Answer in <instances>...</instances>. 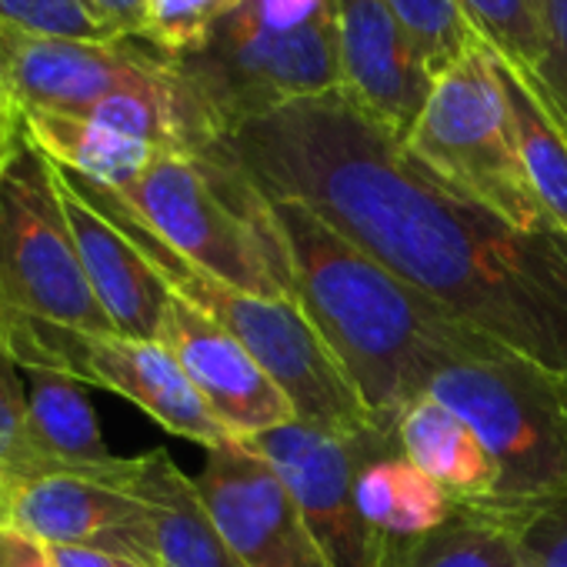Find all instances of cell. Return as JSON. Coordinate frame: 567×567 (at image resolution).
I'll list each match as a JSON object with an SVG mask.
<instances>
[{"label":"cell","mask_w":567,"mask_h":567,"mask_svg":"<svg viewBox=\"0 0 567 567\" xmlns=\"http://www.w3.org/2000/svg\"><path fill=\"white\" fill-rule=\"evenodd\" d=\"M491 58H494V71L507 101L511 131H514L527 181L544 214L554 220V227L567 234V137L560 124L554 121V114L547 111V104L530 87L527 74L514 68L511 61H504L494 48H491Z\"/></svg>","instance_id":"obj_21"},{"label":"cell","mask_w":567,"mask_h":567,"mask_svg":"<svg viewBox=\"0 0 567 567\" xmlns=\"http://www.w3.org/2000/svg\"><path fill=\"white\" fill-rule=\"evenodd\" d=\"M264 200L288 254L291 301L388 441H394L401 414L427 394L444 368L501 348L391 274L311 207Z\"/></svg>","instance_id":"obj_2"},{"label":"cell","mask_w":567,"mask_h":567,"mask_svg":"<svg viewBox=\"0 0 567 567\" xmlns=\"http://www.w3.org/2000/svg\"><path fill=\"white\" fill-rule=\"evenodd\" d=\"M398 454L424 471L454 507H477L494 494L497 467L481 437L447 404L421 394L398 421Z\"/></svg>","instance_id":"obj_18"},{"label":"cell","mask_w":567,"mask_h":567,"mask_svg":"<svg viewBox=\"0 0 567 567\" xmlns=\"http://www.w3.org/2000/svg\"><path fill=\"white\" fill-rule=\"evenodd\" d=\"M111 194L210 277L244 295L291 301V267L270 207L227 161L164 151L134 184Z\"/></svg>","instance_id":"obj_5"},{"label":"cell","mask_w":567,"mask_h":567,"mask_svg":"<svg viewBox=\"0 0 567 567\" xmlns=\"http://www.w3.org/2000/svg\"><path fill=\"white\" fill-rule=\"evenodd\" d=\"M517 544L524 567H567V497L534 517L517 534Z\"/></svg>","instance_id":"obj_30"},{"label":"cell","mask_w":567,"mask_h":567,"mask_svg":"<svg viewBox=\"0 0 567 567\" xmlns=\"http://www.w3.org/2000/svg\"><path fill=\"white\" fill-rule=\"evenodd\" d=\"M167 61L197 127V154L254 117L341 91L334 14L277 34L237 8L197 54Z\"/></svg>","instance_id":"obj_7"},{"label":"cell","mask_w":567,"mask_h":567,"mask_svg":"<svg viewBox=\"0 0 567 567\" xmlns=\"http://www.w3.org/2000/svg\"><path fill=\"white\" fill-rule=\"evenodd\" d=\"M527 4L540 34V61L524 74L554 121L567 124V0H527Z\"/></svg>","instance_id":"obj_28"},{"label":"cell","mask_w":567,"mask_h":567,"mask_svg":"<svg viewBox=\"0 0 567 567\" xmlns=\"http://www.w3.org/2000/svg\"><path fill=\"white\" fill-rule=\"evenodd\" d=\"M24 124L34 144L64 171L97 184L104 190H124L134 184L157 154V147L114 134L87 117L78 114H54V111H24Z\"/></svg>","instance_id":"obj_20"},{"label":"cell","mask_w":567,"mask_h":567,"mask_svg":"<svg viewBox=\"0 0 567 567\" xmlns=\"http://www.w3.org/2000/svg\"><path fill=\"white\" fill-rule=\"evenodd\" d=\"M404 147L437 181L484 204L514 227H554L520 164L507 101L487 44L474 48L434 78L431 97L404 137Z\"/></svg>","instance_id":"obj_8"},{"label":"cell","mask_w":567,"mask_h":567,"mask_svg":"<svg viewBox=\"0 0 567 567\" xmlns=\"http://www.w3.org/2000/svg\"><path fill=\"white\" fill-rule=\"evenodd\" d=\"M560 131H564V137H567V124H560Z\"/></svg>","instance_id":"obj_36"},{"label":"cell","mask_w":567,"mask_h":567,"mask_svg":"<svg viewBox=\"0 0 567 567\" xmlns=\"http://www.w3.org/2000/svg\"><path fill=\"white\" fill-rule=\"evenodd\" d=\"M264 197L298 200L447 315L567 384V234L520 230L437 181L344 91L217 137Z\"/></svg>","instance_id":"obj_1"},{"label":"cell","mask_w":567,"mask_h":567,"mask_svg":"<svg viewBox=\"0 0 567 567\" xmlns=\"http://www.w3.org/2000/svg\"><path fill=\"white\" fill-rule=\"evenodd\" d=\"M341 91L384 131L404 141L434 78L388 0H334Z\"/></svg>","instance_id":"obj_14"},{"label":"cell","mask_w":567,"mask_h":567,"mask_svg":"<svg viewBox=\"0 0 567 567\" xmlns=\"http://www.w3.org/2000/svg\"><path fill=\"white\" fill-rule=\"evenodd\" d=\"M24 384H28L31 431L41 454L58 471L94 474V477L117 481L124 487L134 457H117L107 447L97 414L81 391V381L54 371H24Z\"/></svg>","instance_id":"obj_19"},{"label":"cell","mask_w":567,"mask_h":567,"mask_svg":"<svg viewBox=\"0 0 567 567\" xmlns=\"http://www.w3.org/2000/svg\"><path fill=\"white\" fill-rule=\"evenodd\" d=\"M260 28L291 34L328 14H334V0H244L240 4Z\"/></svg>","instance_id":"obj_31"},{"label":"cell","mask_w":567,"mask_h":567,"mask_svg":"<svg viewBox=\"0 0 567 567\" xmlns=\"http://www.w3.org/2000/svg\"><path fill=\"white\" fill-rule=\"evenodd\" d=\"M0 18L54 38L97 41V44L124 41L104 24V18L87 0H0Z\"/></svg>","instance_id":"obj_29"},{"label":"cell","mask_w":567,"mask_h":567,"mask_svg":"<svg viewBox=\"0 0 567 567\" xmlns=\"http://www.w3.org/2000/svg\"><path fill=\"white\" fill-rule=\"evenodd\" d=\"M0 524L51 547H94L157 567L147 507L117 481L58 471L0 484Z\"/></svg>","instance_id":"obj_12"},{"label":"cell","mask_w":567,"mask_h":567,"mask_svg":"<svg viewBox=\"0 0 567 567\" xmlns=\"http://www.w3.org/2000/svg\"><path fill=\"white\" fill-rule=\"evenodd\" d=\"M378 567H524L517 534L464 507L424 534L381 537Z\"/></svg>","instance_id":"obj_23"},{"label":"cell","mask_w":567,"mask_h":567,"mask_svg":"<svg viewBox=\"0 0 567 567\" xmlns=\"http://www.w3.org/2000/svg\"><path fill=\"white\" fill-rule=\"evenodd\" d=\"M18 101L11 97V87H8V81H4V74H0V111H8V107H14Z\"/></svg>","instance_id":"obj_35"},{"label":"cell","mask_w":567,"mask_h":567,"mask_svg":"<svg viewBox=\"0 0 567 567\" xmlns=\"http://www.w3.org/2000/svg\"><path fill=\"white\" fill-rule=\"evenodd\" d=\"M0 74L24 111L84 114L114 91L167 74V58L141 38L111 44L38 34L0 18Z\"/></svg>","instance_id":"obj_10"},{"label":"cell","mask_w":567,"mask_h":567,"mask_svg":"<svg viewBox=\"0 0 567 567\" xmlns=\"http://www.w3.org/2000/svg\"><path fill=\"white\" fill-rule=\"evenodd\" d=\"M117 38H144L151 0H87Z\"/></svg>","instance_id":"obj_33"},{"label":"cell","mask_w":567,"mask_h":567,"mask_svg":"<svg viewBox=\"0 0 567 567\" xmlns=\"http://www.w3.org/2000/svg\"><path fill=\"white\" fill-rule=\"evenodd\" d=\"M124 491L147 507L157 567H244L210 524L194 477H187L167 451L134 457Z\"/></svg>","instance_id":"obj_17"},{"label":"cell","mask_w":567,"mask_h":567,"mask_svg":"<svg viewBox=\"0 0 567 567\" xmlns=\"http://www.w3.org/2000/svg\"><path fill=\"white\" fill-rule=\"evenodd\" d=\"M64 374L124 401L137 404L164 431L200 444L204 451L224 447L234 437L200 401L194 384L174 354L157 341H137L124 334H68Z\"/></svg>","instance_id":"obj_15"},{"label":"cell","mask_w":567,"mask_h":567,"mask_svg":"<svg viewBox=\"0 0 567 567\" xmlns=\"http://www.w3.org/2000/svg\"><path fill=\"white\" fill-rule=\"evenodd\" d=\"M0 567H58V560L41 537L14 524H0Z\"/></svg>","instance_id":"obj_32"},{"label":"cell","mask_w":567,"mask_h":567,"mask_svg":"<svg viewBox=\"0 0 567 567\" xmlns=\"http://www.w3.org/2000/svg\"><path fill=\"white\" fill-rule=\"evenodd\" d=\"M240 0H151L144 38L164 58L197 54Z\"/></svg>","instance_id":"obj_26"},{"label":"cell","mask_w":567,"mask_h":567,"mask_svg":"<svg viewBox=\"0 0 567 567\" xmlns=\"http://www.w3.org/2000/svg\"><path fill=\"white\" fill-rule=\"evenodd\" d=\"M157 344L174 354L200 401L234 441L244 444L264 431L298 421L291 398L254 361V354L177 295L167 301Z\"/></svg>","instance_id":"obj_13"},{"label":"cell","mask_w":567,"mask_h":567,"mask_svg":"<svg viewBox=\"0 0 567 567\" xmlns=\"http://www.w3.org/2000/svg\"><path fill=\"white\" fill-rule=\"evenodd\" d=\"M71 331L114 334L68 224L58 164L14 104L0 111V348L24 371L64 374Z\"/></svg>","instance_id":"obj_3"},{"label":"cell","mask_w":567,"mask_h":567,"mask_svg":"<svg viewBox=\"0 0 567 567\" xmlns=\"http://www.w3.org/2000/svg\"><path fill=\"white\" fill-rule=\"evenodd\" d=\"M398 21L414 38L431 78H441L461 58L484 44L461 0H388Z\"/></svg>","instance_id":"obj_24"},{"label":"cell","mask_w":567,"mask_h":567,"mask_svg":"<svg viewBox=\"0 0 567 567\" xmlns=\"http://www.w3.org/2000/svg\"><path fill=\"white\" fill-rule=\"evenodd\" d=\"M58 567H151L144 560L111 554V550H94V547H51Z\"/></svg>","instance_id":"obj_34"},{"label":"cell","mask_w":567,"mask_h":567,"mask_svg":"<svg viewBox=\"0 0 567 567\" xmlns=\"http://www.w3.org/2000/svg\"><path fill=\"white\" fill-rule=\"evenodd\" d=\"M58 184L87 284L114 334L157 341L171 301L164 277L78 174L58 167Z\"/></svg>","instance_id":"obj_16"},{"label":"cell","mask_w":567,"mask_h":567,"mask_svg":"<svg viewBox=\"0 0 567 567\" xmlns=\"http://www.w3.org/2000/svg\"><path fill=\"white\" fill-rule=\"evenodd\" d=\"M194 491L244 567H328L288 487L247 444L207 451Z\"/></svg>","instance_id":"obj_11"},{"label":"cell","mask_w":567,"mask_h":567,"mask_svg":"<svg viewBox=\"0 0 567 567\" xmlns=\"http://www.w3.org/2000/svg\"><path fill=\"white\" fill-rule=\"evenodd\" d=\"M87 187L104 204V210L127 230V237L141 247L151 267L164 277L171 295L184 298L200 315H207L217 328H224L234 341H240L254 354V361L277 381V388L291 398L301 421H311L318 427L348 437H384L371 424L354 388L348 384V378L341 374V368L334 364V358L328 354V348L321 344V338L315 334V328L308 324L305 311L295 301L257 298L230 288V284L210 277L207 270L194 267L177 250H171L111 190L97 184Z\"/></svg>","instance_id":"obj_6"},{"label":"cell","mask_w":567,"mask_h":567,"mask_svg":"<svg viewBox=\"0 0 567 567\" xmlns=\"http://www.w3.org/2000/svg\"><path fill=\"white\" fill-rule=\"evenodd\" d=\"M427 394L467 421L497 467L494 494L464 511L520 534L567 497L564 381L507 348H491L444 368Z\"/></svg>","instance_id":"obj_4"},{"label":"cell","mask_w":567,"mask_h":567,"mask_svg":"<svg viewBox=\"0 0 567 567\" xmlns=\"http://www.w3.org/2000/svg\"><path fill=\"white\" fill-rule=\"evenodd\" d=\"M41 474H58V467L41 454L34 441L24 371L0 348V484Z\"/></svg>","instance_id":"obj_25"},{"label":"cell","mask_w":567,"mask_h":567,"mask_svg":"<svg viewBox=\"0 0 567 567\" xmlns=\"http://www.w3.org/2000/svg\"><path fill=\"white\" fill-rule=\"evenodd\" d=\"M244 444L260 454L288 487L328 567H378L381 534L364 524L354 484L368 461L398 454L391 441L348 437L298 417Z\"/></svg>","instance_id":"obj_9"},{"label":"cell","mask_w":567,"mask_h":567,"mask_svg":"<svg viewBox=\"0 0 567 567\" xmlns=\"http://www.w3.org/2000/svg\"><path fill=\"white\" fill-rule=\"evenodd\" d=\"M354 501L364 524L381 537H414L454 514V501L401 454L368 461L358 474Z\"/></svg>","instance_id":"obj_22"},{"label":"cell","mask_w":567,"mask_h":567,"mask_svg":"<svg viewBox=\"0 0 567 567\" xmlns=\"http://www.w3.org/2000/svg\"><path fill=\"white\" fill-rule=\"evenodd\" d=\"M464 14L477 28L487 48L520 71H534L540 61V34L527 0H461Z\"/></svg>","instance_id":"obj_27"}]
</instances>
